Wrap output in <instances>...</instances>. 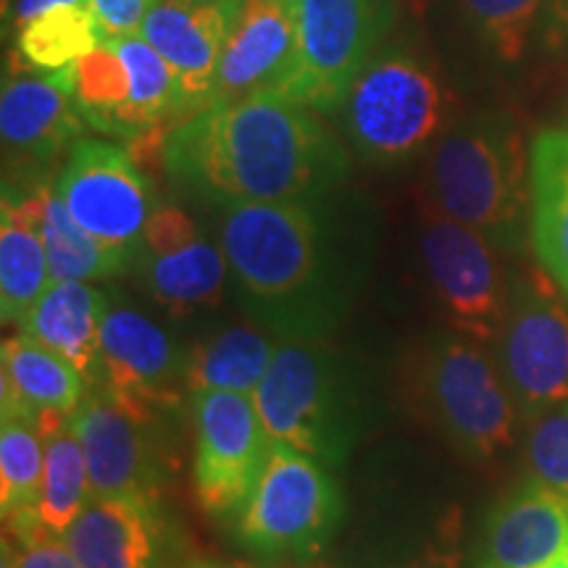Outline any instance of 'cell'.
I'll return each instance as SVG.
<instances>
[{
  "mask_svg": "<svg viewBox=\"0 0 568 568\" xmlns=\"http://www.w3.org/2000/svg\"><path fill=\"white\" fill-rule=\"evenodd\" d=\"M109 308V297L95 284L53 280L19 329L61 353L92 382L98 376L101 332Z\"/></svg>",
  "mask_w": 568,
  "mask_h": 568,
  "instance_id": "cell-24",
  "label": "cell"
},
{
  "mask_svg": "<svg viewBox=\"0 0 568 568\" xmlns=\"http://www.w3.org/2000/svg\"><path fill=\"white\" fill-rule=\"evenodd\" d=\"M234 516L237 539L255 556L308 558L335 537L345 500L324 464L272 443L258 479Z\"/></svg>",
  "mask_w": 568,
  "mask_h": 568,
  "instance_id": "cell-7",
  "label": "cell"
},
{
  "mask_svg": "<svg viewBox=\"0 0 568 568\" xmlns=\"http://www.w3.org/2000/svg\"><path fill=\"white\" fill-rule=\"evenodd\" d=\"M529 240L568 297V130H545L529 145Z\"/></svg>",
  "mask_w": 568,
  "mask_h": 568,
  "instance_id": "cell-23",
  "label": "cell"
},
{
  "mask_svg": "<svg viewBox=\"0 0 568 568\" xmlns=\"http://www.w3.org/2000/svg\"><path fill=\"white\" fill-rule=\"evenodd\" d=\"M163 169L213 205L293 203L335 195L351 155L318 113L258 90L176 124L163 140Z\"/></svg>",
  "mask_w": 568,
  "mask_h": 568,
  "instance_id": "cell-1",
  "label": "cell"
},
{
  "mask_svg": "<svg viewBox=\"0 0 568 568\" xmlns=\"http://www.w3.org/2000/svg\"><path fill=\"white\" fill-rule=\"evenodd\" d=\"M88 3L101 21L105 38H113V34L140 32L142 21L161 0H88Z\"/></svg>",
  "mask_w": 568,
  "mask_h": 568,
  "instance_id": "cell-35",
  "label": "cell"
},
{
  "mask_svg": "<svg viewBox=\"0 0 568 568\" xmlns=\"http://www.w3.org/2000/svg\"><path fill=\"white\" fill-rule=\"evenodd\" d=\"M67 3H88V0H13L11 6V24L17 27H24L27 21H32L34 17H40V13L55 9V6H67Z\"/></svg>",
  "mask_w": 568,
  "mask_h": 568,
  "instance_id": "cell-37",
  "label": "cell"
},
{
  "mask_svg": "<svg viewBox=\"0 0 568 568\" xmlns=\"http://www.w3.org/2000/svg\"><path fill=\"white\" fill-rule=\"evenodd\" d=\"M295 27L297 0H243L219 59L213 101L264 90L293 51Z\"/></svg>",
  "mask_w": 568,
  "mask_h": 568,
  "instance_id": "cell-21",
  "label": "cell"
},
{
  "mask_svg": "<svg viewBox=\"0 0 568 568\" xmlns=\"http://www.w3.org/2000/svg\"><path fill=\"white\" fill-rule=\"evenodd\" d=\"M55 193L84 232L126 268L134 266L142 234L159 205L151 182L124 148L82 138L63 161Z\"/></svg>",
  "mask_w": 568,
  "mask_h": 568,
  "instance_id": "cell-11",
  "label": "cell"
},
{
  "mask_svg": "<svg viewBox=\"0 0 568 568\" xmlns=\"http://www.w3.org/2000/svg\"><path fill=\"white\" fill-rule=\"evenodd\" d=\"M95 379L124 414L148 426L174 414L187 393L180 347L159 324L130 305L109 308Z\"/></svg>",
  "mask_w": 568,
  "mask_h": 568,
  "instance_id": "cell-12",
  "label": "cell"
},
{
  "mask_svg": "<svg viewBox=\"0 0 568 568\" xmlns=\"http://www.w3.org/2000/svg\"><path fill=\"white\" fill-rule=\"evenodd\" d=\"M71 426L80 435L84 460H88L92 497L145 495L155 497L163 479L151 429L124 414L101 387L88 393Z\"/></svg>",
  "mask_w": 568,
  "mask_h": 568,
  "instance_id": "cell-17",
  "label": "cell"
},
{
  "mask_svg": "<svg viewBox=\"0 0 568 568\" xmlns=\"http://www.w3.org/2000/svg\"><path fill=\"white\" fill-rule=\"evenodd\" d=\"M42 466H45V439L38 424L27 418L3 416L0 429V508L13 535L34 529Z\"/></svg>",
  "mask_w": 568,
  "mask_h": 568,
  "instance_id": "cell-28",
  "label": "cell"
},
{
  "mask_svg": "<svg viewBox=\"0 0 568 568\" xmlns=\"http://www.w3.org/2000/svg\"><path fill=\"white\" fill-rule=\"evenodd\" d=\"M13 537L19 539V545L11 556L6 550V568H80L63 537L40 529Z\"/></svg>",
  "mask_w": 568,
  "mask_h": 568,
  "instance_id": "cell-34",
  "label": "cell"
},
{
  "mask_svg": "<svg viewBox=\"0 0 568 568\" xmlns=\"http://www.w3.org/2000/svg\"><path fill=\"white\" fill-rule=\"evenodd\" d=\"M253 400L274 445L326 468L343 464L361 435L358 387L345 361L318 339H282Z\"/></svg>",
  "mask_w": 568,
  "mask_h": 568,
  "instance_id": "cell-5",
  "label": "cell"
},
{
  "mask_svg": "<svg viewBox=\"0 0 568 568\" xmlns=\"http://www.w3.org/2000/svg\"><path fill=\"white\" fill-rule=\"evenodd\" d=\"M545 568H568V556L558 558V560H552V564H550V566H545Z\"/></svg>",
  "mask_w": 568,
  "mask_h": 568,
  "instance_id": "cell-38",
  "label": "cell"
},
{
  "mask_svg": "<svg viewBox=\"0 0 568 568\" xmlns=\"http://www.w3.org/2000/svg\"><path fill=\"white\" fill-rule=\"evenodd\" d=\"M17 32V53L27 67L38 71L67 69L95 51L105 38L90 3L55 6Z\"/></svg>",
  "mask_w": 568,
  "mask_h": 568,
  "instance_id": "cell-27",
  "label": "cell"
},
{
  "mask_svg": "<svg viewBox=\"0 0 568 568\" xmlns=\"http://www.w3.org/2000/svg\"><path fill=\"white\" fill-rule=\"evenodd\" d=\"M545 268L510 284L500 337V372L524 418L535 422L568 406V297Z\"/></svg>",
  "mask_w": 568,
  "mask_h": 568,
  "instance_id": "cell-9",
  "label": "cell"
},
{
  "mask_svg": "<svg viewBox=\"0 0 568 568\" xmlns=\"http://www.w3.org/2000/svg\"><path fill=\"white\" fill-rule=\"evenodd\" d=\"M42 240H45L48 266H51L53 280H80L92 282L103 276L124 274L126 266L116 255L84 232L67 205L55 193V184L45 197V211H42Z\"/></svg>",
  "mask_w": 568,
  "mask_h": 568,
  "instance_id": "cell-31",
  "label": "cell"
},
{
  "mask_svg": "<svg viewBox=\"0 0 568 568\" xmlns=\"http://www.w3.org/2000/svg\"><path fill=\"white\" fill-rule=\"evenodd\" d=\"M422 261L447 322L477 343H497L510 308V284L497 245L471 226L422 205Z\"/></svg>",
  "mask_w": 568,
  "mask_h": 568,
  "instance_id": "cell-10",
  "label": "cell"
},
{
  "mask_svg": "<svg viewBox=\"0 0 568 568\" xmlns=\"http://www.w3.org/2000/svg\"><path fill=\"white\" fill-rule=\"evenodd\" d=\"M193 400V489L205 514H237L258 479L272 439L253 395L197 393Z\"/></svg>",
  "mask_w": 568,
  "mask_h": 568,
  "instance_id": "cell-13",
  "label": "cell"
},
{
  "mask_svg": "<svg viewBox=\"0 0 568 568\" xmlns=\"http://www.w3.org/2000/svg\"><path fill=\"white\" fill-rule=\"evenodd\" d=\"M138 272L155 303L172 316L213 308L224 293L230 264L187 211L159 205L142 234Z\"/></svg>",
  "mask_w": 568,
  "mask_h": 568,
  "instance_id": "cell-15",
  "label": "cell"
},
{
  "mask_svg": "<svg viewBox=\"0 0 568 568\" xmlns=\"http://www.w3.org/2000/svg\"><path fill=\"white\" fill-rule=\"evenodd\" d=\"M453 98L437 63L410 38L385 42L339 105L353 153L374 166H400L450 126Z\"/></svg>",
  "mask_w": 568,
  "mask_h": 568,
  "instance_id": "cell-4",
  "label": "cell"
},
{
  "mask_svg": "<svg viewBox=\"0 0 568 568\" xmlns=\"http://www.w3.org/2000/svg\"><path fill=\"white\" fill-rule=\"evenodd\" d=\"M389 568H466V552L460 542V518L456 510L439 524V531L432 539L400 558Z\"/></svg>",
  "mask_w": 568,
  "mask_h": 568,
  "instance_id": "cell-33",
  "label": "cell"
},
{
  "mask_svg": "<svg viewBox=\"0 0 568 568\" xmlns=\"http://www.w3.org/2000/svg\"><path fill=\"white\" fill-rule=\"evenodd\" d=\"M335 195L216 205L219 245L243 305L282 339H322L347 314L361 255L351 209Z\"/></svg>",
  "mask_w": 568,
  "mask_h": 568,
  "instance_id": "cell-2",
  "label": "cell"
},
{
  "mask_svg": "<svg viewBox=\"0 0 568 568\" xmlns=\"http://www.w3.org/2000/svg\"><path fill=\"white\" fill-rule=\"evenodd\" d=\"M276 345L253 326H224L184 353L187 395L243 393L253 395L261 385Z\"/></svg>",
  "mask_w": 568,
  "mask_h": 568,
  "instance_id": "cell-25",
  "label": "cell"
},
{
  "mask_svg": "<svg viewBox=\"0 0 568 568\" xmlns=\"http://www.w3.org/2000/svg\"><path fill=\"white\" fill-rule=\"evenodd\" d=\"M548 0H456L468 40L500 67H516L527 55Z\"/></svg>",
  "mask_w": 568,
  "mask_h": 568,
  "instance_id": "cell-30",
  "label": "cell"
},
{
  "mask_svg": "<svg viewBox=\"0 0 568 568\" xmlns=\"http://www.w3.org/2000/svg\"><path fill=\"white\" fill-rule=\"evenodd\" d=\"M545 48L550 51H566L568 48V0H548L542 21H539Z\"/></svg>",
  "mask_w": 568,
  "mask_h": 568,
  "instance_id": "cell-36",
  "label": "cell"
},
{
  "mask_svg": "<svg viewBox=\"0 0 568 568\" xmlns=\"http://www.w3.org/2000/svg\"><path fill=\"white\" fill-rule=\"evenodd\" d=\"M190 568H243V566H219V564H195Z\"/></svg>",
  "mask_w": 568,
  "mask_h": 568,
  "instance_id": "cell-39",
  "label": "cell"
},
{
  "mask_svg": "<svg viewBox=\"0 0 568 568\" xmlns=\"http://www.w3.org/2000/svg\"><path fill=\"white\" fill-rule=\"evenodd\" d=\"M53 184L3 182L0 205V316L21 326L53 282L42 240V211Z\"/></svg>",
  "mask_w": 568,
  "mask_h": 568,
  "instance_id": "cell-20",
  "label": "cell"
},
{
  "mask_svg": "<svg viewBox=\"0 0 568 568\" xmlns=\"http://www.w3.org/2000/svg\"><path fill=\"white\" fill-rule=\"evenodd\" d=\"M74 67V63H71ZM38 77H6L0 92L3 182H40L82 140L84 119L74 103V69Z\"/></svg>",
  "mask_w": 568,
  "mask_h": 568,
  "instance_id": "cell-14",
  "label": "cell"
},
{
  "mask_svg": "<svg viewBox=\"0 0 568 568\" xmlns=\"http://www.w3.org/2000/svg\"><path fill=\"white\" fill-rule=\"evenodd\" d=\"M74 103L95 132L132 142V82L124 61L103 42L74 63Z\"/></svg>",
  "mask_w": 568,
  "mask_h": 568,
  "instance_id": "cell-29",
  "label": "cell"
},
{
  "mask_svg": "<svg viewBox=\"0 0 568 568\" xmlns=\"http://www.w3.org/2000/svg\"><path fill=\"white\" fill-rule=\"evenodd\" d=\"M418 387L435 422L468 458L493 460L514 447L521 410L477 339L460 332L432 337L418 361Z\"/></svg>",
  "mask_w": 568,
  "mask_h": 568,
  "instance_id": "cell-8",
  "label": "cell"
},
{
  "mask_svg": "<svg viewBox=\"0 0 568 568\" xmlns=\"http://www.w3.org/2000/svg\"><path fill=\"white\" fill-rule=\"evenodd\" d=\"M180 3H201V0H180Z\"/></svg>",
  "mask_w": 568,
  "mask_h": 568,
  "instance_id": "cell-40",
  "label": "cell"
},
{
  "mask_svg": "<svg viewBox=\"0 0 568 568\" xmlns=\"http://www.w3.org/2000/svg\"><path fill=\"white\" fill-rule=\"evenodd\" d=\"M240 6L243 0H161L142 21L140 34L166 59L180 82L187 119L216 95L219 59Z\"/></svg>",
  "mask_w": 568,
  "mask_h": 568,
  "instance_id": "cell-16",
  "label": "cell"
},
{
  "mask_svg": "<svg viewBox=\"0 0 568 568\" xmlns=\"http://www.w3.org/2000/svg\"><path fill=\"white\" fill-rule=\"evenodd\" d=\"M3 416L40 424L45 416H74L88 397L84 374L61 353L19 332L0 347Z\"/></svg>",
  "mask_w": 568,
  "mask_h": 568,
  "instance_id": "cell-22",
  "label": "cell"
},
{
  "mask_svg": "<svg viewBox=\"0 0 568 568\" xmlns=\"http://www.w3.org/2000/svg\"><path fill=\"white\" fill-rule=\"evenodd\" d=\"M395 21L397 0H297L293 51L264 90L318 116L337 113Z\"/></svg>",
  "mask_w": 568,
  "mask_h": 568,
  "instance_id": "cell-6",
  "label": "cell"
},
{
  "mask_svg": "<svg viewBox=\"0 0 568 568\" xmlns=\"http://www.w3.org/2000/svg\"><path fill=\"white\" fill-rule=\"evenodd\" d=\"M566 556H568V552H566Z\"/></svg>",
  "mask_w": 568,
  "mask_h": 568,
  "instance_id": "cell-41",
  "label": "cell"
},
{
  "mask_svg": "<svg viewBox=\"0 0 568 568\" xmlns=\"http://www.w3.org/2000/svg\"><path fill=\"white\" fill-rule=\"evenodd\" d=\"M38 429L45 439V466H42L38 508H34V529L63 537L92 500L88 460L80 435L71 426V416H45Z\"/></svg>",
  "mask_w": 568,
  "mask_h": 568,
  "instance_id": "cell-26",
  "label": "cell"
},
{
  "mask_svg": "<svg viewBox=\"0 0 568 568\" xmlns=\"http://www.w3.org/2000/svg\"><path fill=\"white\" fill-rule=\"evenodd\" d=\"M426 197L500 251H518L529 232V148L514 119L481 111L447 126L426 169Z\"/></svg>",
  "mask_w": 568,
  "mask_h": 568,
  "instance_id": "cell-3",
  "label": "cell"
},
{
  "mask_svg": "<svg viewBox=\"0 0 568 568\" xmlns=\"http://www.w3.org/2000/svg\"><path fill=\"white\" fill-rule=\"evenodd\" d=\"M80 568H161L163 529L153 497H92L63 535Z\"/></svg>",
  "mask_w": 568,
  "mask_h": 568,
  "instance_id": "cell-19",
  "label": "cell"
},
{
  "mask_svg": "<svg viewBox=\"0 0 568 568\" xmlns=\"http://www.w3.org/2000/svg\"><path fill=\"white\" fill-rule=\"evenodd\" d=\"M566 552L568 497L529 477L489 514L477 568H545Z\"/></svg>",
  "mask_w": 568,
  "mask_h": 568,
  "instance_id": "cell-18",
  "label": "cell"
},
{
  "mask_svg": "<svg viewBox=\"0 0 568 568\" xmlns=\"http://www.w3.org/2000/svg\"><path fill=\"white\" fill-rule=\"evenodd\" d=\"M527 464L531 479L568 497V406L548 410L531 422Z\"/></svg>",
  "mask_w": 568,
  "mask_h": 568,
  "instance_id": "cell-32",
  "label": "cell"
}]
</instances>
